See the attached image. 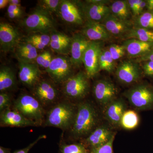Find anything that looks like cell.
<instances>
[{"mask_svg":"<svg viewBox=\"0 0 153 153\" xmlns=\"http://www.w3.org/2000/svg\"><path fill=\"white\" fill-rule=\"evenodd\" d=\"M97 122V114L93 105L88 102H81L77 107L71 134L76 139L86 136L95 129Z\"/></svg>","mask_w":153,"mask_h":153,"instance_id":"cell-2","label":"cell"},{"mask_svg":"<svg viewBox=\"0 0 153 153\" xmlns=\"http://www.w3.org/2000/svg\"><path fill=\"white\" fill-rule=\"evenodd\" d=\"M99 66L100 70L112 72L115 70L117 66L110 53L108 47H104L102 50L99 59Z\"/></svg>","mask_w":153,"mask_h":153,"instance_id":"cell-30","label":"cell"},{"mask_svg":"<svg viewBox=\"0 0 153 153\" xmlns=\"http://www.w3.org/2000/svg\"><path fill=\"white\" fill-rule=\"evenodd\" d=\"M111 14L119 20L132 24L133 17L127 0H117L109 5Z\"/></svg>","mask_w":153,"mask_h":153,"instance_id":"cell-24","label":"cell"},{"mask_svg":"<svg viewBox=\"0 0 153 153\" xmlns=\"http://www.w3.org/2000/svg\"><path fill=\"white\" fill-rule=\"evenodd\" d=\"M10 4V0H1L0 1V9H3Z\"/></svg>","mask_w":153,"mask_h":153,"instance_id":"cell-45","label":"cell"},{"mask_svg":"<svg viewBox=\"0 0 153 153\" xmlns=\"http://www.w3.org/2000/svg\"><path fill=\"white\" fill-rule=\"evenodd\" d=\"M117 92L114 84L108 79H100L96 81L93 87L94 98L102 105H108L114 100Z\"/></svg>","mask_w":153,"mask_h":153,"instance_id":"cell-14","label":"cell"},{"mask_svg":"<svg viewBox=\"0 0 153 153\" xmlns=\"http://www.w3.org/2000/svg\"><path fill=\"white\" fill-rule=\"evenodd\" d=\"M51 37L50 34L32 33L22 38V41L32 44L38 50H42L49 46Z\"/></svg>","mask_w":153,"mask_h":153,"instance_id":"cell-27","label":"cell"},{"mask_svg":"<svg viewBox=\"0 0 153 153\" xmlns=\"http://www.w3.org/2000/svg\"><path fill=\"white\" fill-rule=\"evenodd\" d=\"M66 25L73 27H82L86 19L79 1L61 0L56 13Z\"/></svg>","mask_w":153,"mask_h":153,"instance_id":"cell-8","label":"cell"},{"mask_svg":"<svg viewBox=\"0 0 153 153\" xmlns=\"http://www.w3.org/2000/svg\"><path fill=\"white\" fill-rule=\"evenodd\" d=\"M14 109L20 113L36 126H41L44 118L43 106L33 95L20 94L14 102Z\"/></svg>","mask_w":153,"mask_h":153,"instance_id":"cell-4","label":"cell"},{"mask_svg":"<svg viewBox=\"0 0 153 153\" xmlns=\"http://www.w3.org/2000/svg\"><path fill=\"white\" fill-rule=\"evenodd\" d=\"M79 4L86 20L101 22L111 14L109 5L111 1L87 0L79 1Z\"/></svg>","mask_w":153,"mask_h":153,"instance_id":"cell-9","label":"cell"},{"mask_svg":"<svg viewBox=\"0 0 153 153\" xmlns=\"http://www.w3.org/2000/svg\"><path fill=\"white\" fill-rule=\"evenodd\" d=\"M19 26L28 34H50L55 30L56 23L52 14L37 7L19 22Z\"/></svg>","mask_w":153,"mask_h":153,"instance_id":"cell-1","label":"cell"},{"mask_svg":"<svg viewBox=\"0 0 153 153\" xmlns=\"http://www.w3.org/2000/svg\"><path fill=\"white\" fill-rule=\"evenodd\" d=\"M146 10L153 12V0H146Z\"/></svg>","mask_w":153,"mask_h":153,"instance_id":"cell-44","label":"cell"},{"mask_svg":"<svg viewBox=\"0 0 153 153\" xmlns=\"http://www.w3.org/2000/svg\"><path fill=\"white\" fill-rule=\"evenodd\" d=\"M125 111L123 102L121 100H115L108 105L105 116L111 123L117 126L120 124L122 117Z\"/></svg>","mask_w":153,"mask_h":153,"instance_id":"cell-26","label":"cell"},{"mask_svg":"<svg viewBox=\"0 0 153 153\" xmlns=\"http://www.w3.org/2000/svg\"><path fill=\"white\" fill-rule=\"evenodd\" d=\"M112 38L123 39L133 27L132 24L119 20L111 14L101 22Z\"/></svg>","mask_w":153,"mask_h":153,"instance_id":"cell-19","label":"cell"},{"mask_svg":"<svg viewBox=\"0 0 153 153\" xmlns=\"http://www.w3.org/2000/svg\"><path fill=\"white\" fill-rule=\"evenodd\" d=\"M140 1L141 0H127L129 7L132 14L133 18L135 15L137 7Z\"/></svg>","mask_w":153,"mask_h":153,"instance_id":"cell-42","label":"cell"},{"mask_svg":"<svg viewBox=\"0 0 153 153\" xmlns=\"http://www.w3.org/2000/svg\"><path fill=\"white\" fill-rule=\"evenodd\" d=\"M19 78L20 82L33 88L41 80V72L36 63L19 62Z\"/></svg>","mask_w":153,"mask_h":153,"instance_id":"cell-15","label":"cell"},{"mask_svg":"<svg viewBox=\"0 0 153 153\" xmlns=\"http://www.w3.org/2000/svg\"><path fill=\"white\" fill-rule=\"evenodd\" d=\"M133 39L145 42H153V31L133 27L124 37V40Z\"/></svg>","mask_w":153,"mask_h":153,"instance_id":"cell-29","label":"cell"},{"mask_svg":"<svg viewBox=\"0 0 153 153\" xmlns=\"http://www.w3.org/2000/svg\"><path fill=\"white\" fill-rule=\"evenodd\" d=\"M143 74L140 64L133 59L122 61L115 69V75L119 81L127 85L137 82Z\"/></svg>","mask_w":153,"mask_h":153,"instance_id":"cell-12","label":"cell"},{"mask_svg":"<svg viewBox=\"0 0 153 153\" xmlns=\"http://www.w3.org/2000/svg\"><path fill=\"white\" fill-rule=\"evenodd\" d=\"M22 38L18 29L7 22L0 23V49L4 53L14 51Z\"/></svg>","mask_w":153,"mask_h":153,"instance_id":"cell-13","label":"cell"},{"mask_svg":"<svg viewBox=\"0 0 153 153\" xmlns=\"http://www.w3.org/2000/svg\"><path fill=\"white\" fill-rule=\"evenodd\" d=\"M25 11L22 6H17L9 4L7 9V16L10 20H19L22 19Z\"/></svg>","mask_w":153,"mask_h":153,"instance_id":"cell-35","label":"cell"},{"mask_svg":"<svg viewBox=\"0 0 153 153\" xmlns=\"http://www.w3.org/2000/svg\"><path fill=\"white\" fill-rule=\"evenodd\" d=\"M104 47L103 41H91L85 50L82 58V64L88 78H93L100 71V56Z\"/></svg>","mask_w":153,"mask_h":153,"instance_id":"cell-10","label":"cell"},{"mask_svg":"<svg viewBox=\"0 0 153 153\" xmlns=\"http://www.w3.org/2000/svg\"><path fill=\"white\" fill-rule=\"evenodd\" d=\"M114 136L109 128L105 126L97 128L88 136L85 141V146L89 150L99 147L108 142Z\"/></svg>","mask_w":153,"mask_h":153,"instance_id":"cell-22","label":"cell"},{"mask_svg":"<svg viewBox=\"0 0 153 153\" xmlns=\"http://www.w3.org/2000/svg\"><path fill=\"white\" fill-rule=\"evenodd\" d=\"M76 111L77 108L69 102H58L48 111L45 126L55 127L63 130L71 128Z\"/></svg>","mask_w":153,"mask_h":153,"instance_id":"cell-3","label":"cell"},{"mask_svg":"<svg viewBox=\"0 0 153 153\" xmlns=\"http://www.w3.org/2000/svg\"><path fill=\"white\" fill-rule=\"evenodd\" d=\"M139 118L136 112L132 110H128L124 112L120 124L126 129H132L135 128L138 125Z\"/></svg>","mask_w":153,"mask_h":153,"instance_id":"cell-31","label":"cell"},{"mask_svg":"<svg viewBox=\"0 0 153 153\" xmlns=\"http://www.w3.org/2000/svg\"><path fill=\"white\" fill-rule=\"evenodd\" d=\"M0 153H11L10 149L0 147Z\"/></svg>","mask_w":153,"mask_h":153,"instance_id":"cell-47","label":"cell"},{"mask_svg":"<svg viewBox=\"0 0 153 153\" xmlns=\"http://www.w3.org/2000/svg\"><path fill=\"white\" fill-rule=\"evenodd\" d=\"M32 90L33 95L43 106L55 103L60 95L56 83L52 79H41Z\"/></svg>","mask_w":153,"mask_h":153,"instance_id":"cell-11","label":"cell"},{"mask_svg":"<svg viewBox=\"0 0 153 153\" xmlns=\"http://www.w3.org/2000/svg\"><path fill=\"white\" fill-rule=\"evenodd\" d=\"M51 50H44L40 54H38L36 63L38 66L45 68V70L49 68L53 58V56Z\"/></svg>","mask_w":153,"mask_h":153,"instance_id":"cell-32","label":"cell"},{"mask_svg":"<svg viewBox=\"0 0 153 153\" xmlns=\"http://www.w3.org/2000/svg\"><path fill=\"white\" fill-rule=\"evenodd\" d=\"M114 136L108 142L99 147L90 150V153H113V143Z\"/></svg>","mask_w":153,"mask_h":153,"instance_id":"cell-37","label":"cell"},{"mask_svg":"<svg viewBox=\"0 0 153 153\" xmlns=\"http://www.w3.org/2000/svg\"><path fill=\"white\" fill-rule=\"evenodd\" d=\"M10 4L17 6H22L20 0H10Z\"/></svg>","mask_w":153,"mask_h":153,"instance_id":"cell-46","label":"cell"},{"mask_svg":"<svg viewBox=\"0 0 153 153\" xmlns=\"http://www.w3.org/2000/svg\"><path fill=\"white\" fill-rule=\"evenodd\" d=\"M140 63L142 69L143 74L148 77L153 78V62L144 61Z\"/></svg>","mask_w":153,"mask_h":153,"instance_id":"cell-39","label":"cell"},{"mask_svg":"<svg viewBox=\"0 0 153 153\" xmlns=\"http://www.w3.org/2000/svg\"><path fill=\"white\" fill-rule=\"evenodd\" d=\"M88 79L85 71H79L62 84V93L69 100H74L84 98L89 90Z\"/></svg>","mask_w":153,"mask_h":153,"instance_id":"cell-6","label":"cell"},{"mask_svg":"<svg viewBox=\"0 0 153 153\" xmlns=\"http://www.w3.org/2000/svg\"><path fill=\"white\" fill-rule=\"evenodd\" d=\"M134 60H135L136 62L139 63L148 61L153 62V48L146 55H143L142 57H139V58L134 59Z\"/></svg>","mask_w":153,"mask_h":153,"instance_id":"cell-41","label":"cell"},{"mask_svg":"<svg viewBox=\"0 0 153 153\" xmlns=\"http://www.w3.org/2000/svg\"><path fill=\"white\" fill-rule=\"evenodd\" d=\"M146 0H141L140 2L138 5L136 10L135 15L134 17L139 16L146 10Z\"/></svg>","mask_w":153,"mask_h":153,"instance_id":"cell-43","label":"cell"},{"mask_svg":"<svg viewBox=\"0 0 153 153\" xmlns=\"http://www.w3.org/2000/svg\"><path fill=\"white\" fill-rule=\"evenodd\" d=\"M90 41L80 32L72 36L70 57L74 68H79L82 65L83 55Z\"/></svg>","mask_w":153,"mask_h":153,"instance_id":"cell-16","label":"cell"},{"mask_svg":"<svg viewBox=\"0 0 153 153\" xmlns=\"http://www.w3.org/2000/svg\"><path fill=\"white\" fill-rule=\"evenodd\" d=\"M16 77L14 69L7 65H1L0 68V91L8 92L16 87Z\"/></svg>","mask_w":153,"mask_h":153,"instance_id":"cell-25","label":"cell"},{"mask_svg":"<svg viewBox=\"0 0 153 153\" xmlns=\"http://www.w3.org/2000/svg\"><path fill=\"white\" fill-rule=\"evenodd\" d=\"M50 35L51 41L49 47L52 52L60 55H68L70 54L72 37H69L56 29L53 30Z\"/></svg>","mask_w":153,"mask_h":153,"instance_id":"cell-18","label":"cell"},{"mask_svg":"<svg viewBox=\"0 0 153 153\" xmlns=\"http://www.w3.org/2000/svg\"><path fill=\"white\" fill-rule=\"evenodd\" d=\"M80 33L89 41L105 42L113 38L100 22L86 20Z\"/></svg>","mask_w":153,"mask_h":153,"instance_id":"cell-17","label":"cell"},{"mask_svg":"<svg viewBox=\"0 0 153 153\" xmlns=\"http://www.w3.org/2000/svg\"><path fill=\"white\" fill-rule=\"evenodd\" d=\"M0 123L1 126L25 127L37 126L17 111L7 108L1 112Z\"/></svg>","mask_w":153,"mask_h":153,"instance_id":"cell-20","label":"cell"},{"mask_svg":"<svg viewBox=\"0 0 153 153\" xmlns=\"http://www.w3.org/2000/svg\"><path fill=\"white\" fill-rule=\"evenodd\" d=\"M46 138H47V136H46L45 135L40 136L35 141L33 142V143H31L27 147L22 149L18 150L16 151V152H14L13 153H28L29 151H30L38 141H39L40 140L44 139H46Z\"/></svg>","mask_w":153,"mask_h":153,"instance_id":"cell-40","label":"cell"},{"mask_svg":"<svg viewBox=\"0 0 153 153\" xmlns=\"http://www.w3.org/2000/svg\"><path fill=\"white\" fill-rule=\"evenodd\" d=\"M15 57L18 62L36 63L38 50L32 44L21 41L14 50Z\"/></svg>","mask_w":153,"mask_h":153,"instance_id":"cell-23","label":"cell"},{"mask_svg":"<svg viewBox=\"0 0 153 153\" xmlns=\"http://www.w3.org/2000/svg\"><path fill=\"white\" fill-rule=\"evenodd\" d=\"M11 96L8 92L0 93V111L1 112L10 108L11 102Z\"/></svg>","mask_w":153,"mask_h":153,"instance_id":"cell-38","label":"cell"},{"mask_svg":"<svg viewBox=\"0 0 153 153\" xmlns=\"http://www.w3.org/2000/svg\"><path fill=\"white\" fill-rule=\"evenodd\" d=\"M133 27L153 31V12L146 10L139 16L133 18Z\"/></svg>","mask_w":153,"mask_h":153,"instance_id":"cell-28","label":"cell"},{"mask_svg":"<svg viewBox=\"0 0 153 153\" xmlns=\"http://www.w3.org/2000/svg\"><path fill=\"white\" fill-rule=\"evenodd\" d=\"M131 104L140 110H153V85L142 82L134 85L125 93Z\"/></svg>","mask_w":153,"mask_h":153,"instance_id":"cell-5","label":"cell"},{"mask_svg":"<svg viewBox=\"0 0 153 153\" xmlns=\"http://www.w3.org/2000/svg\"><path fill=\"white\" fill-rule=\"evenodd\" d=\"M90 153V152H87V153Z\"/></svg>","mask_w":153,"mask_h":153,"instance_id":"cell-48","label":"cell"},{"mask_svg":"<svg viewBox=\"0 0 153 153\" xmlns=\"http://www.w3.org/2000/svg\"><path fill=\"white\" fill-rule=\"evenodd\" d=\"M108 47L112 58L115 61L121 59L126 54L125 49L122 45L112 44Z\"/></svg>","mask_w":153,"mask_h":153,"instance_id":"cell-36","label":"cell"},{"mask_svg":"<svg viewBox=\"0 0 153 153\" xmlns=\"http://www.w3.org/2000/svg\"><path fill=\"white\" fill-rule=\"evenodd\" d=\"M129 59H136L146 55L153 48V42H145L136 39L125 40L122 44Z\"/></svg>","mask_w":153,"mask_h":153,"instance_id":"cell-21","label":"cell"},{"mask_svg":"<svg viewBox=\"0 0 153 153\" xmlns=\"http://www.w3.org/2000/svg\"><path fill=\"white\" fill-rule=\"evenodd\" d=\"M61 0H40L38 1L37 7L52 13H57Z\"/></svg>","mask_w":153,"mask_h":153,"instance_id":"cell-33","label":"cell"},{"mask_svg":"<svg viewBox=\"0 0 153 153\" xmlns=\"http://www.w3.org/2000/svg\"><path fill=\"white\" fill-rule=\"evenodd\" d=\"M87 150L85 146L82 144L60 145V153H86Z\"/></svg>","mask_w":153,"mask_h":153,"instance_id":"cell-34","label":"cell"},{"mask_svg":"<svg viewBox=\"0 0 153 153\" xmlns=\"http://www.w3.org/2000/svg\"><path fill=\"white\" fill-rule=\"evenodd\" d=\"M74 68L68 55H57L53 58L46 71L53 82L62 85L74 75Z\"/></svg>","mask_w":153,"mask_h":153,"instance_id":"cell-7","label":"cell"}]
</instances>
